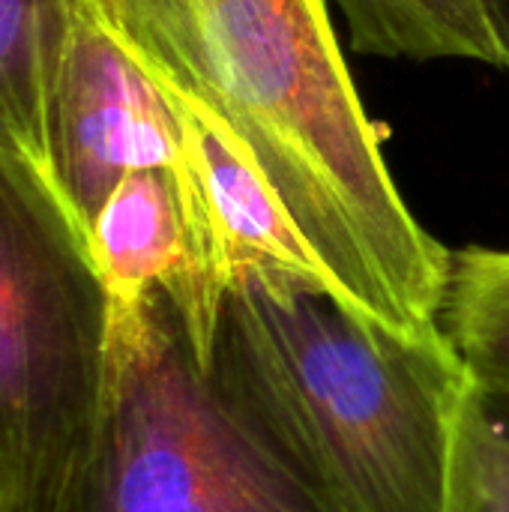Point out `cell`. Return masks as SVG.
I'll use <instances>...</instances> for the list:
<instances>
[{"label": "cell", "instance_id": "obj_1", "mask_svg": "<svg viewBox=\"0 0 509 512\" xmlns=\"http://www.w3.org/2000/svg\"><path fill=\"white\" fill-rule=\"evenodd\" d=\"M147 75L255 162L330 300L399 339L444 336L447 252L411 213L330 0H93Z\"/></svg>", "mask_w": 509, "mask_h": 512}, {"label": "cell", "instance_id": "obj_2", "mask_svg": "<svg viewBox=\"0 0 509 512\" xmlns=\"http://www.w3.org/2000/svg\"><path fill=\"white\" fill-rule=\"evenodd\" d=\"M210 387L321 512H459L471 378L324 294L231 285Z\"/></svg>", "mask_w": 509, "mask_h": 512}, {"label": "cell", "instance_id": "obj_3", "mask_svg": "<svg viewBox=\"0 0 509 512\" xmlns=\"http://www.w3.org/2000/svg\"><path fill=\"white\" fill-rule=\"evenodd\" d=\"M108 378V294L60 189L0 147V474L9 512H63Z\"/></svg>", "mask_w": 509, "mask_h": 512}, {"label": "cell", "instance_id": "obj_4", "mask_svg": "<svg viewBox=\"0 0 509 512\" xmlns=\"http://www.w3.org/2000/svg\"><path fill=\"white\" fill-rule=\"evenodd\" d=\"M63 512L321 510L219 402L159 291L108 309L99 429Z\"/></svg>", "mask_w": 509, "mask_h": 512}, {"label": "cell", "instance_id": "obj_5", "mask_svg": "<svg viewBox=\"0 0 509 512\" xmlns=\"http://www.w3.org/2000/svg\"><path fill=\"white\" fill-rule=\"evenodd\" d=\"M186 135L174 99L102 21L93 0L78 15L51 105L54 183L87 231L123 177L186 171Z\"/></svg>", "mask_w": 509, "mask_h": 512}, {"label": "cell", "instance_id": "obj_6", "mask_svg": "<svg viewBox=\"0 0 509 512\" xmlns=\"http://www.w3.org/2000/svg\"><path fill=\"white\" fill-rule=\"evenodd\" d=\"M168 96L183 123L189 165L210 216L228 291L243 279H255L273 288H300L330 297L324 273L255 162L210 114L174 93Z\"/></svg>", "mask_w": 509, "mask_h": 512}, {"label": "cell", "instance_id": "obj_7", "mask_svg": "<svg viewBox=\"0 0 509 512\" xmlns=\"http://www.w3.org/2000/svg\"><path fill=\"white\" fill-rule=\"evenodd\" d=\"M90 252L108 309H141L165 294L180 327L195 312V252L180 171L147 168L117 183L90 225Z\"/></svg>", "mask_w": 509, "mask_h": 512}, {"label": "cell", "instance_id": "obj_8", "mask_svg": "<svg viewBox=\"0 0 509 512\" xmlns=\"http://www.w3.org/2000/svg\"><path fill=\"white\" fill-rule=\"evenodd\" d=\"M84 6L87 0H0V147L51 183V105Z\"/></svg>", "mask_w": 509, "mask_h": 512}, {"label": "cell", "instance_id": "obj_9", "mask_svg": "<svg viewBox=\"0 0 509 512\" xmlns=\"http://www.w3.org/2000/svg\"><path fill=\"white\" fill-rule=\"evenodd\" d=\"M351 48L387 60H474L504 69L486 0H336Z\"/></svg>", "mask_w": 509, "mask_h": 512}, {"label": "cell", "instance_id": "obj_10", "mask_svg": "<svg viewBox=\"0 0 509 512\" xmlns=\"http://www.w3.org/2000/svg\"><path fill=\"white\" fill-rule=\"evenodd\" d=\"M441 330L471 384L509 402V249L453 255Z\"/></svg>", "mask_w": 509, "mask_h": 512}, {"label": "cell", "instance_id": "obj_11", "mask_svg": "<svg viewBox=\"0 0 509 512\" xmlns=\"http://www.w3.org/2000/svg\"><path fill=\"white\" fill-rule=\"evenodd\" d=\"M459 512H509V402L477 387L465 411Z\"/></svg>", "mask_w": 509, "mask_h": 512}, {"label": "cell", "instance_id": "obj_12", "mask_svg": "<svg viewBox=\"0 0 509 512\" xmlns=\"http://www.w3.org/2000/svg\"><path fill=\"white\" fill-rule=\"evenodd\" d=\"M486 9H489L495 36H498L501 54H504V69L509 72V0H486Z\"/></svg>", "mask_w": 509, "mask_h": 512}, {"label": "cell", "instance_id": "obj_13", "mask_svg": "<svg viewBox=\"0 0 509 512\" xmlns=\"http://www.w3.org/2000/svg\"><path fill=\"white\" fill-rule=\"evenodd\" d=\"M0 512H9V501H6V486H3V474H0Z\"/></svg>", "mask_w": 509, "mask_h": 512}]
</instances>
